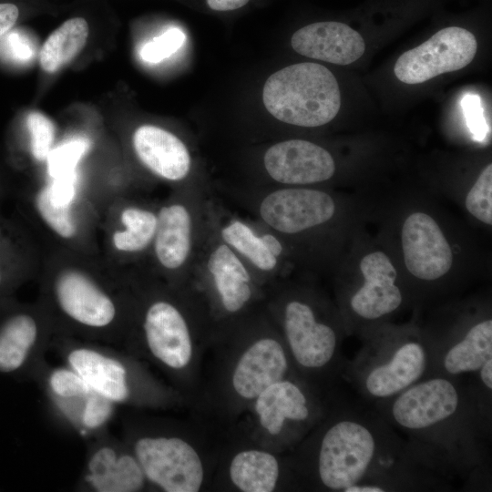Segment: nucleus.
I'll list each match as a JSON object with an SVG mask.
<instances>
[{"mask_svg": "<svg viewBox=\"0 0 492 492\" xmlns=\"http://www.w3.org/2000/svg\"><path fill=\"white\" fill-rule=\"evenodd\" d=\"M31 381L40 387L51 414L64 428L87 441L108 430L117 405L95 392L71 368L54 366L45 360Z\"/></svg>", "mask_w": 492, "mask_h": 492, "instance_id": "14", "label": "nucleus"}, {"mask_svg": "<svg viewBox=\"0 0 492 492\" xmlns=\"http://www.w3.org/2000/svg\"><path fill=\"white\" fill-rule=\"evenodd\" d=\"M401 248L405 266L416 280L436 282L452 269L454 252L437 220L415 210L403 221Z\"/></svg>", "mask_w": 492, "mask_h": 492, "instance_id": "23", "label": "nucleus"}, {"mask_svg": "<svg viewBox=\"0 0 492 492\" xmlns=\"http://www.w3.org/2000/svg\"><path fill=\"white\" fill-rule=\"evenodd\" d=\"M261 428L272 438L294 441L322 415L303 382L292 376L275 382L252 403Z\"/></svg>", "mask_w": 492, "mask_h": 492, "instance_id": "20", "label": "nucleus"}, {"mask_svg": "<svg viewBox=\"0 0 492 492\" xmlns=\"http://www.w3.org/2000/svg\"><path fill=\"white\" fill-rule=\"evenodd\" d=\"M3 195V193H0V197Z\"/></svg>", "mask_w": 492, "mask_h": 492, "instance_id": "39", "label": "nucleus"}, {"mask_svg": "<svg viewBox=\"0 0 492 492\" xmlns=\"http://www.w3.org/2000/svg\"><path fill=\"white\" fill-rule=\"evenodd\" d=\"M54 335L51 319L38 300H0V375L31 380Z\"/></svg>", "mask_w": 492, "mask_h": 492, "instance_id": "15", "label": "nucleus"}, {"mask_svg": "<svg viewBox=\"0 0 492 492\" xmlns=\"http://www.w3.org/2000/svg\"><path fill=\"white\" fill-rule=\"evenodd\" d=\"M228 194L282 239L292 256L297 249L317 242L338 213L334 197L313 187H266Z\"/></svg>", "mask_w": 492, "mask_h": 492, "instance_id": "10", "label": "nucleus"}, {"mask_svg": "<svg viewBox=\"0 0 492 492\" xmlns=\"http://www.w3.org/2000/svg\"><path fill=\"white\" fill-rule=\"evenodd\" d=\"M362 282L345 297V314L363 326L383 321L403 304L404 295L397 284V272L382 251H373L359 262Z\"/></svg>", "mask_w": 492, "mask_h": 492, "instance_id": "22", "label": "nucleus"}, {"mask_svg": "<svg viewBox=\"0 0 492 492\" xmlns=\"http://www.w3.org/2000/svg\"><path fill=\"white\" fill-rule=\"evenodd\" d=\"M184 41L185 35L180 29L170 28L145 44L139 55L146 62L158 63L174 54Z\"/></svg>", "mask_w": 492, "mask_h": 492, "instance_id": "34", "label": "nucleus"}, {"mask_svg": "<svg viewBox=\"0 0 492 492\" xmlns=\"http://www.w3.org/2000/svg\"><path fill=\"white\" fill-rule=\"evenodd\" d=\"M89 148L83 138L72 139L53 149L47 159L49 174L55 178L72 175L78 159Z\"/></svg>", "mask_w": 492, "mask_h": 492, "instance_id": "33", "label": "nucleus"}, {"mask_svg": "<svg viewBox=\"0 0 492 492\" xmlns=\"http://www.w3.org/2000/svg\"><path fill=\"white\" fill-rule=\"evenodd\" d=\"M266 313L280 333L298 372L308 378L339 366L342 325L333 310L310 289L271 286Z\"/></svg>", "mask_w": 492, "mask_h": 492, "instance_id": "5", "label": "nucleus"}, {"mask_svg": "<svg viewBox=\"0 0 492 492\" xmlns=\"http://www.w3.org/2000/svg\"><path fill=\"white\" fill-rule=\"evenodd\" d=\"M34 220L56 241V248L96 255L99 253V215L77 194L59 199L53 182L38 188L26 199Z\"/></svg>", "mask_w": 492, "mask_h": 492, "instance_id": "16", "label": "nucleus"}, {"mask_svg": "<svg viewBox=\"0 0 492 492\" xmlns=\"http://www.w3.org/2000/svg\"><path fill=\"white\" fill-rule=\"evenodd\" d=\"M123 439L153 488L197 492L204 481L202 459L193 445L168 424L127 417Z\"/></svg>", "mask_w": 492, "mask_h": 492, "instance_id": "11", "label": "nucleus"}, {"mask_svg": "<svg viewBox=\"0 0 492 492\" xmlns=\"http://www.w3.org/2000/svg\"><path fill=\"white\" fill-rule=\"evenodd\" d=\"M467 212L486 225L492 224V165L487 164L465 198Z\"/></svg>", "mask_w": 492, "mask_h": 492, "instance_id": "31", "label": "nucleus"}, {"mask_svg": "<svg viewBox=\"0 0 492 492\" xmlns=\"http://www.w3.org/2000/svg\"><path fill=\"white\" fill-rule=\"evenodd\" d=\"M228 471L231 484L240 491L272 492L280 483L282 466L271 452L247 448L232 456Z\"/></svg>", "mask_w": 492, "mask_h": 492, "instance_id": "29", "label": "nucleus"}, {"mask_svg": "<svg viewBox=\"0 0 492 492\" xmlns=\"http://www.w3.org/2000/svg\"><path fill=\"white\" fill-rule=\"evenodd\" d=\"M40 275L37 300L55 335L124 345L136 301L132 272L112 266L101 254L56 249Z\"/></svg>", "mask_w": 492, "mask_h": 492, "instance_id": "3", "label": "nucleus"}, {"mask_svg": "<svg viewBox=\"0 0 492 492\" xmlns=\"http://www.w3.org/2000/svg\"><path fill=\"white\" fill-rule=\"evenodd\" d=\"M431 354V375L456 378L477 374L492 358V319L477 318L445 339L427 338Z\"/></svg>", "mask_w": 492, "mask_h": 492, "instance_id": "25", "label": "nucleus"}, {"mask_svg": "<svg viewBox=\"0 0 492 492\" xmlns=\"http://www.w3.org/2000/svg\"><path fill=\"white\" fill-rule=\"evenodd\" d=\"M5 37H1L6 57L19 63L28 62L35 56L33 42L18 31L8 32Z\"/></svg>", "mask_w": 492, "mask_h": 492, "instance_id": "35", "label": "nucleus"}, {"mask_svg": "<svg viewBox=\"0 0 492 492\" xmlns=\"http://www.w3.org/2000/svg\"><path fill=\"white\" fill-rule=\"evenodd\" d=\"M50 349L95 392L116 405L166 408L177 401L174 391L128 352L65 335H54Z\"/></svg>", "mask_w": 492, "mask_h": 492, "instance_id": "6", "label": "nucleus"}, {"mask_svg": "<svg viewBox=\"0 0 492 492\" xmlns=\"http://www.w3.org/2000/svg\"><path fill=\"white\" fill-rule=\"evenodd\" d=\"M88 25L82 17L64 22L46 40L40 50V65L48 73H55L70 62L84 47Z\"/></svg>", "mask_w": 492, "mask_h": 492, "instance_id": "30", "label": "nucleus"}, {"mask_svg": "<svg viewBox=\"0 0 492 492\" xmlns=\"http://www.w3.org/2000/svg\"><path fill=\"white\" fill-rule=\"evenodd\" d=\"M19 16L18 7L12 3H0V38L15 25Z\"/></svg>", "mask_w": 492, "mask_h": 492, "instance_id": "37", "label": "nucleus"}, {"mask_svg": "<svg viewBox=\"0 0 492 492\" xmlns=\"http://www.w3.org/2000/svg\"><path fill=\"white\" fill-rule=\"evenodd\" d=\"M250 0H207L208 5L216 11H230L245 5Z\"/></svg>", "mask_w": 492, "mask_h": 492, "instance_id": "38", "label": "nucleus"}, {"mask_svg": "<svg viewBox=\"0 0 492 492\" xmlns=\"http://www.w3.org/2000/svg\"><path fill=\"white\" fill-rule=\"evenodd\" d=\"M475 36L459 26H448L420 46L403 53L395 62V77L405 84H420L466 67L477 53Z\"/></svg>", "mask_w": 492, "mask_h": 492, "instance_id": "21", "label": "nucleus"}, {"mask_svg": "<svg viewBox=\"0 0 492 492\" xmlns=\"http://www.w3.org/2000/svg\"><path fill=\"white\" fill-rule=\"evenodd\" d=\"M313 437L307 473L325 490L384 492L428 477V467L377 412L345 408Z\"/></svg>", "mask_w": 492, "mask_h": 492, "instance_id": "1", "label": "nucleus"}, {"mask_svg": "<svg viewBox=\"0 0 492 492\" xmlns=\"http://www.w3.org/2000/svg\"><path fill=\"white\" fill-rule=\"evenodd\" d=\"M214 223L220 239L250 267L268 290L285 271L292 254L274 232L254 219L232 214L214 204Z\"/></svg>", "mask_w": 492, "mask_h": 492, "instance_id": "18", "label": "nucleus"}, {"mask_svg": "<svg viewBox=\"0 0 492 492\" xmlns=\"http://www.w3.org/2000/svg\"><path fill=\"white\" fill-rule=\"evenodd\" d=\"M143 469L128 445L108 430L87 441L80 492H138L149 488Z\"/></svg>", "mask_w": 492, "mask_h": 492, "instance_id": "19", "label": "nucleus"}, {"mask_svg": "<svg viewBox=\"0 0 492 492\" xmlns=\"http://www.w3.org/2000/svg\"><path fill=\"white\" fill-rule=\"evenodd\" d=\"M235 327L242 337L229 369L228 390L240 404H252L271 384L292 376L294 369L286 345L265 312H254Z\"/></svg>", "mask_w": 492, "mask_h": 492, "instance_id": "13", "label": "nucleus"}, {"mask_svg": "<svg viewBox=\"0 0 492 492\" xmlns=\"http://www.w3.org/2000/svg\"><path fill=\"white\" fill-rule=\"evenodd\" d=\"M33 251L22 225L0 213V300L15 292L34 272Z\"/></svg>", "mask_w": 492, "mask_h": 492, "instance_id": "28", "label": "nucleus"}, {"mask_svg": "<svg viewBox=\"0 0 492 492\" xmlns=\"http://www.w3.org/2000/svg\"><path fill=\"white\" fill-rule=\"evenodd\" d=\"M462 105L470 129L477 137H480L485 132L486 125L479 97L470 95L466 96L462 101Z\"/></svg>", "mask_w": 492, "mask_h": 492, "instance_id": "36", "label": "nucleus"}, {"mask_svg": "<svg viewBox=\"0 0 492 492\" xmlns=\"http://www.w3.org/2000/svg\"><path fill=\"white\" fill-rule=\"evenodd\" d=\"M132 146L139 162L158 179L174 184L175 188L190 182V153L173 133L143 125L135 130Z\"/></svg>", "mask_w": 492, "mask_h": 492, "instance_id": "26", "label": "nucleus"}, {"mask_svg": "<svg viewBox=\"0 0 492 492\" xmlns=\"http://www.w3.org/2000/svg\"><path fill=\"white\" fill-rule=\"evenodd\" d=\"M291 45L300 55L342 66L356 61L365 50L363 36L339 22L305 26L292 35Z\"/></svg>", "mask_w": 492, "mask_h": 492, "instance_id": "27", "label": "nucleus"}, {"mask_svg": "<svg viewBox=\"0 0 492 492\" xmlns=\"http://www.w3.org/2000/svg\"><path fill=\"white\" fill-rule=\"evenodd\" d=\"M214 202L213 194L196 181L175 188L158 205V225L145 271L170 285L189 283Z\"/></svg>", "mask_w": 492, "mask_h": 492, "instance_id": "7", "label": "nucleus"}, {"mask_svg": "<svg viewBox=\"0 0 492 492\" xmlns=\"http://www.w3.org/2000/svg\"><path fill=\"white\" fill-rule=\"evenodd\" d=\"M136 301L124 347L150 361L174 383H183L193 364L201 326L213 323L191 284L170 285L145 270L135 272Z\"/></svg>", "mask_w": 492, "mask_h": 492, "instance_id": "4", "label": "nucleus"}, {"mask_svg": "<svg viewBox=\"0 0 492 492\" xmlns=\"http://www.w3.org/2000/svg\"><path fill=\"white\" fill-rule=\"evenodd\" d=\"M262 99L275 118L303 128L325 125L341 107V92L333 74L310 62L286 67L270 76Z\"/></svg>", "mask_w": 492, "mask_h": 492, "instance_id": "12", "label": "nucleus"}, {"mask_svg": "<svg viewBox=\"0 0 492 492\" xmlns=\"http://www.w3.org/2000/svg\"><path fill=\"white\" fill-rule=\"evenodd\" d=\"M213 211L189 282L201 294L213 323L228 330L255 312V304L261 301L266 289L246 262L220 239Z\"/></svg>", "mask_w": 492, "mask_h": 492, "instance_id": "9", "label": "nucleus"}, {"mask_svg": "<svg viewBox=\"0 0 492 492\" xmlns=\"http://www.w3.org/2000/svg\"><path fill=\"white\" fill-rule=\"evenodd\" d=\"M375 405L431 469L464 472L483 464L488 410L477 390L456 378L427 376Z\"/></svg>", "mask_w": 492, "mask_h": 492, "instance_id": "2", "label": "nucleus"}, {"mask_svg": "<svg viewBox=\"0 0 492 492\" xmlns=\"http://www.w3.org/2000/svg\"><path fill=\"white\" fill-rule=\"evenodd\" d=\"M262 167L273 187H313L331 179L336 169L327 149L304 139L270 146L262 156Z\"/></svg>", "mask_w": 492, "mask_h": 492, "instance_id": "24", "label": "nucleus"}, {"mask_svg": "<svg viewBox=\"0 0 492 492\" xmlns=\"http://www.w3.org/2000/svg\"><path fill=\"white\" fill-rule=\"evenodd\" d=\"M348 364L351 382L370 402H384L431 375L427 337L412 329L369 332Z\"/></svg>", "mask_w": 492, "mask_h": 492, "instance_id": "8", "label": "nucleus"}, {"mask_svg": "<svg viewBox=\"0 0 492 492\" xmlns=\"http://www.w3.org/2000/svg\"><path fill=\"white\" fill-rule=\"evenodd\" d=\"M30 138V150L37 161L47 160L55 138V127L51 120L40 112H30L26 118Z\"/></svg>", "mask_w": 492, "mask_h": 492, "instance_id": "32", "label": "nucleus"}, {"mask_svg": "<svg viewBox=\"0 0 492 492\" xmlns=\"http://www.w3.org/2000/svg\"><path fill=\"white\" fill-rule=\"evenodd\" d=\"M158 225V205L118 194L104 210L103 258L112 266L147 261Z\"/></svg>", "mask_w": 492, "mask_h": 492, "instance_id": "17", "label": "nucleus"}]
</instances>
